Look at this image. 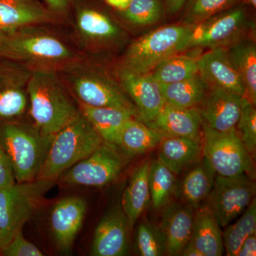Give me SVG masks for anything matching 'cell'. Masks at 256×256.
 <instances>
[{
	"instance_id": "obj_1",
	"label": "cell",
	"mask_w": 256,
	"mask_h": 256,
	"mask_svg": "<svg viewBox=\"0 0 256 256\" xmlns=\"http://www.w3.org/2000/svg\"><path fill=\"white\" fill-rule=\"evenodd\" d=\"M0 57L30 68H68L76 64V54L58 36L34 26L0 36Z\"/></svg>"
},
{
	"instance_id": "obj_2",
	"label": "cell",
	"mask_w": 256,
	"mask_h": 256,
	"mask_svg": "<svg viewBox=\"0 0 256 256\" xmlns=\"http://www.w3.org/2000/svg\"><path fill=\"white\" fill-rule=\"evenodd\" d=\"M28 94L34 127L44 136H54L80 114L56 70L32 69Z\"/></svg>"
},
{
	"instance_id": "obj_3",
	"label": "cell",
	"mask_w": 256,
	"mask_h": 256,
	"mask_svg": "<svg viewBox=\"0 0 256 256\" xmlns=\"http://www.w3.org/2000/svg\"><path fill=\"white\" fill-rule=\"evenodd\" d=\"M104 142L82 114L56 133L38 178L55 181Z\"/></svg>"
},
{
	"instance_id": "obj_4",
	"label": "cell",
	"mask_w": 256,
	"mask_h": 256,
	"mask_svg": "<svg viewBox=\"0 0 256 256\" xmlns=\"http://www.w3.org/2000/svg\"><path fill=\"white\" fill-rule=\"evenodd\" d=\"M54 136H44L35 127L16 122L0 126V144L9 160L16 182L38 178Z\"/></svg>"
},
{
	"instance_id": "obj_5",
	"label": "cell",
	"mask_w": 256,
	"mask_h": 256,
	"mask_svg": "<svg viewBox=\"0 0 256 256\" xmlns=\"http://www.w3.org/2000/svg\"><path fill=\"white\" fill-rule=\"evenodd\" d=\"M190 30L186 25H171L149 32L130 45L120 66L134 73H150L163 60L186 50Z\"/></svg>"
},
{
	"instance_id": "obj_6",
	"label": "cell",
	"mask_w": 256,
	"mask_h": 256,
	"mask_svg": "<svg viewBox=\"0 0 256 256\" xmlns=\"http://www.w3.org/2000/svg\"><path fill=\"white\" fill-rule=\"evenodd\" d=\"M54 183L36 178L0 188V250L22 232Z\"/></svg>"
},
{
	"instance_id": "obj_7",
	"label": "cell",
	"mask_w": 256,
	"mask_h": 256,
	"mask_svg": "<svg viewBox=\"0 0 256 256\" xmlns=\"http://www.w3.org/2000/svg\"><path fill=\"white\" fill-rule=\"evenodd\" d=\"M68 82L79 102L94 107L127 111L139 120V112L119 82L97 69L77 66L68 67Z\"/></svg>"
},
{
	"instance_id": "obj_8",
	"label": "cell",
	"mask_w": 256,
	"mask_h": 256,
	"mask_svg": "<svg viewBox=\"0 0 256 256\" xmlns=\"http://www.w3.org/2000/svg\"><path fill=\"white\" fill-rule=\"evenodd\" d=\"M204 156L215 172L226 178L246 175L256 178L254 159L237 136L236 129L220 132L202 124Z\"/></svg>"
},
{
	"instance_id": "obj_9",
	"label": "cell",
	"mask_w": 256,
	"mask_h": 256,
	"mask_svg": "<svg viewBox=\"0 0 256 256\" xmlns=\"http://www.w3.org/2000/svg\"><path fill=\"white\" fill-rule=\"evenodd\" d=\"M248 26L244 4L234 6L191 26L186 50L227 48L242 40Z\"/></svg>"
},
{
	"instance_id": "obj_10",
	"label": "cell",
	"mask_w": 256,
	"mask_h": 256,
	"mask_svg": "<svg viewBox=\"0 0 256 256\" xmlns=\"http://www.w3.org/2000/svg\"><path fill=\"white\" fill-rule=\"evenodd\" d=\"M112 146L104 142L60 175V181L68 186L92 188H102L112 182L124 168V161Z\"/></svg>"
},
{
	"instance_id": "obj_11",
	"label": "cell",
	"mask_w": 256,
	"mask_h": 256,
	"mask_svg": "<svg viewBox=\"0 0 256 256\" xmlns=\"http://www.w3.org/2000/svg\"><path fill=\"white\" fill-rule=\"evenodd\" d=\"M255 194L254 180L246 175L226 178L217 174L208 206L220 226L225 228L246 210Z\"/></svg>"
},
{
	"instance_id": "obj_12",
	"label": "cell",
	"mask_w": 256,
	"mask_h": 256,
	"mask_svg": "<svg viewBox=\"0 0 256 256\" xmlns=\"http://www.w3.org/2000/svg\"><path fill=\"white\" fill-rule=\"evenodd\" d=\"M118 78L120 86L137 108L140 120L146 124L154 120L166 102L160 84L151 73H134L120 66Z\"/></svg>"
},
{
	"instance_id": "obj_13",
	"label": "cell",
	"mask_w": 256,
	"mask_h": 256,
	"mask_svg": "<svg viewBox=\"0 0 256 256\" xmlns=\"http://www.w3.org/2000/svg\"><path fill=\"white\" fill-rule=\"evenodd\" d=\"M32 70L18 62L0 64V120L18 118L26 110Z\"/></svg>"
},
{
	"instance_id": "obj_14",
	"label": "cell",
	"mask_w": 256,
	"mask_h": 256,
	"mask_svg": "<svg viewBox=\"0 0 256 256\" xmlns=\"http://www.w3.org/2000/svg\"><path fill=\"white\" fill-rule=\"evenodd\" d=\"M208 90L196 107L202 124L220 132L236 129L245 97L224 89Z\"/></svg>"
},
{
	"instance_id": "obj_15",
	"label": "cell",
	"mask_w": 256,
	"mask_h": 256,
	"mask_svg": "<svg viewBox=\"0 0 256 256\" xmlns=\"http://www.w3.org/2000/svg\"><path fill=\"white\" fill-rule=\"evenodd\" d=\"M87 210L86 202L79 196L62 198L52 207L50 228L56 245L62 254H69L82 228Z\"/></svg>"
},
{
	"instance_id": "obj_16",
	"label": "cell",
	"mask_w": 256,
	"mask_h": 256,
	"mask_svg": "<svg viewBox=\"0 0 256 256\" xmlns=\"http://www.w3.org/2000/svg\"><path fill=\"white\" fill-rule=\"evenodd\" d=\"M128 224L122 206L109 210L96 227L92 239L90 255L124 256L129 250Z\"/></svg>"
},
{
	"instance_id": "obj_17",
	"label": "cell",
	"mask_w": 256,
	"mask_h": 256,
	"mask_svg": "<svg viewBox=\"0 0 256 256\" xmlns=\"http://www.w3.org/2000/svg\"><path fill=\"white\" fill-rule=\"evenodd\" d=\"M198 74L207 89L220 88L245 97V88L226 48H212L197 58Z\"/></svg>"
},
{
	"instance_id": "obj_18",
	"label": "cell",
	"mask_w": 256,
	"mask_h": 256,
	"mask_svg": "<svg viewBox=\"0 0 256 256\" xmlns=\"http://www.w3.org/2000/svg\"><path fill=\"white\" fill-rule=\"evenodd\" d=\"M146 124L162 138H188L202 141V120L196 108H180L166 104L156 118Z\"/></svg>"
},
{
	"instance_id": "obj_19",
	"label": "cell",
	"mask_w": 256,
	"mask_h": 256,
	"mask_svg": "<svg viewBox=\"0 0 256 256\" xmlns=\"http://www.w3.org/2000/svg\"><path fill=\"white\" fill-rule=\"evenodd\" d=\"M54 18L53 12L37 0H0V36Z\"/></svg>"
},
{
	"instance_id": "obj_20",
	"label": "cell",
	"mask_w": 256,
	"mask_h": 256,
	"mask_svg": "<svg viewBox=\"0 0 256 256\" xmlns=\"http://www.w3.org/2000/svg\"><path fill=\"white\" fill-rule=\"evenodd\" d=\"M194 210L186 204H172L164 210L161 228L166 242V254L181 256L191 239Z\"/></svg>"
},
{
	"instance_id": "obj_21",
	"label": "cell",
	"mask_w": 256,
	"mask_h": 256,
	"mask_svg": "<svg viewBox=\"0 0 256 256\" xmlns=\"http://www.w3.org/2000/svg\"><path fill=\"white\" fill-rule=\"evenodd\" d=\"M158 146V160L175 174L193 166L204 156L202 141L191 138H162Z\"/></svg>"
},
{
	"instance_id": "obj_22",
	"label": "cell",
	"mask_w": 256,
	"mask_h": 256,
	"mask_svg": "<svg viewBox=\"0 0 256 256\" xmlns=\"http://www.w3.org/2000/svg\"><path fill=\"white\" fill-rule=\"evenodd\" d=\"M220 224L210 206L194 210L190 240L203 256H220L224 252Z\"/></svg>"
},
{
	"instance_id": "obj_23",
	"label": "cell",
	"mask_w": 256,
	"mask_h": 256,
	"mask_svg": "<svg viewBox=\"0 0 256 256\" xmlns=\"http://www.w3.org/2000/svg\"><path fill=\"white\" fill-rule=\"evenodd\" d=\"M215 171L204 156L186 173L178 185V198L196 210L210 196L214 184Z\"/></svg>"
},
{
	"instance_id": "obj_24",
	"label": "cell",
	"mask_w": 256,
	"mask_h": 256,
	"mask_svg": "<svg viewBox=\"0 0 256 256\" xmlns=\"http://www.w3.org/2000/svg\"><path fill=\"white\" fill-rule=\"evenodd\" d=\"M78 108L104 142L114 146H117L124 124L134 118L127 111L111 108L94 107L79 101Z\"/></svg>"
},
{
	"instance_id": "obj_25",
	"label": "cell",
	"mask_w": 256,
	"mask_h": 256,
	"mask_svg": "<svg viewBox=\"0 0 256 256\" xmlns=\"http://www.w3.org/2000/svg\"><path fill=\"white\" fill-rule=\"evenodd\" d=\"M150 162L146 161L134 170L122 195L121 206L131 228L150 202Z\"/></svg>"
},
{
	"instance_id": "obj_26",
	"label": "cell",
	"mask_w": 256,
	"mask_h": 256,
	"mask_svg": "<svg viewBox=\"0 0 256 256\" xmlns=\"http://www.w3.org/2000/svg\"><path fill=\"white\" fill-rule=\"evenodd\" d=\"M76 22L79 35L87 42H110L120 34V28L108 15L92 6H80Z\"/></svg>"
},
{
	"instance_id": "obj_27",
	"label": "cell",
	"mask_w": 256,
	"mask_h": 256,
	"mask_svg": "<svg viewBox=\"0 0 256 256\" xmlns=\"http://www.w3.org/2000/svg\"><path fill=\"white\" fill-rule=\"evenodd\" d=\"M227 53L245 88V98L256 105V46L250 40L240 41L227 47Z\"/></svg>"
},
{
	"instance_id": "obj_28",
	"label": "cell",
	"mask_w": 256,
	"mask_h": 256,
	"mask_svg": "<svg viewBox=\"0 0 256 256\" xmlns=\"http://www.w3.org/2000/svg\"><path fill=\"white\" fill-rule=\"evenodd\" d=\"M162 139L161 134L156 131L133 118L122 128L117 146L130 156H138L159 146Z\"/></svg>"
},
{
	"instance_id": "obj_29",
	"label": "cell",
	"mask_w": 256,
	"mask_h": 256,
	"mask_svg": "<svg viewBox=\"0 0 256 256\" xmlns=\"http://www.w3.org/2000/svg\"><path fill=\"white\" fill-rule=\"evenodd\" d=\"M160 86L166 104L180 108H196L208 90L198 74L182 82L160 84Z\"/></svg>"
},
{
	"instance_id": "obj_30",
	"label": "cell",
	"mask_w": 256,
	"mask_h": 256,
	"mask_svg": "<svg viewBox=\"0 0 256 256\" xmlns=\"http://www.w3.org/2000/svg\"><path fill=\"white\" fill-rule=\"evenodd\" d=\"M150 73L160 84L182 82L198 74L197 58L176 54L160 62Z\"/></svg>"
},
{
	"instance_id": "obj_31",
	"label": "cell",
	"mask_w": 256,
	"mask_h": 256,
	"mask_svg": "<svg viewBox=\"0 0 256 256\" xmlns=\"http://www.w3.org/2000/svg\"><path fill=\"white\" fill-rule=\"evenodd\" d=\"M244 214L235 224L227 226L223 235L224 252L228 256H236L244 240L256 232V202L254 198Z\"/></svg>"
},
{
	"instance_id": "obj_32",
	"label": "cell",
	"mask_w": 256,
	"mask_h": 256,
	"mask_svg": "<svg viewBox=\"0 0 256 256\" xmlns=\"http://www.w3.org/2000/svg\"><path fill=\"white\" fill-rule=\"evenodd\" d=\"M175 174L159 160L150 162L149 185L150 200L156 210L168 204L175 186Z\"/></svg>"
},
{
	"instance_id": "obj_33",
	"label": "cell",
	"mask_w": 256,
	"mask_h": 256,
	"mask_svg": "<svg viewBox=\"0 0 256 256\" xmlns=\"http://www.w3.org/2000/svg\"><path fill=\"white\" fill-rule=\"evenodd\" d=\"M242 0H186L183 9L182 24L193 26L234 6Z\"/></svg>"
},
{
	"instance_id": "obj_34",
	"label": "cell",
	"mask_w": 256,
	"mask_h": 256,
	"mask_svg": "<svg viewBox=\"0 0 256 256\" xmlns=\"http://www.w3.org/2000/svg\"><path fill=\"white\" fill-rule=\"evenodd\" d=\"M164 12V0H132L127 9L121 12L126 21L138 26L158 22Z\"/></svg>"
},
{
	"instance_id": "obj_35",
	"label": "cell",
	"mask_w": 256,
	"mask_h": 256,
	"mask_svg": "<svg viewBox=\"0 0 256 256\" xmlns=\"http://www.w3.org/2000/svg\"><path fill=\"white\" fill-rule=\"evenodd\" d=\"M136 248L141 256L165 255L166 242L160 227L146 222L140 224L136 235Z\"/></svg>"
},
{
	"instance_id": "obj_36",
	"label": "cell",
	"mask_w": 256,
	"mask_h": 256,
	"mask_svg": "<svg viewBox=\"0 0 256 256\" xmlns=\"http://www.w3.org/2000/svg\"><path fill=\"white\" fill-rule=\"evenodd\" d=\"M236 132L248 154L256 159V110L252 105L244 98L242 114L236 126Z\"/></svg>"
},
{
	"instance_id": "obj_37",
	"label": "cell",
	"mask_w": 256,
	"mask_h": 256,
	"mask_svg": "<svg viewBox=\"0 0 256 256\" xmlns=\"http://www.w3.org/2000/svg\"><path fill=\"white\" fill-rule=\"evenodd\" d=\"M0 252L5 256H43L42 250L23 236L22 232L16 234Z\"/></svg>"
},
{
	"instance_id": "obj_38",
	"label": "cell",
	"mask_w": 256,
	"mask_h": 256,
	"mask_svg": "<svg viewBox=\"0 0 256 256\" xmlns=\"http://www.w3.org/2000/svg\"><path fill=\"white\" fill-rule=\"evenodd\" d=\"M15 182L11 164L0 144V188H8Z\"/></svg>"
},
{
	"instance_id": "obj_39",
	"label": "cell",
	"mask_w": 256,
	"mask_h": 256,
	"mask_svg": "<svg viewBox=\"0 0 256 256\" xmlns=\"http://www.w3.org/2000/svg\"><path fill=\"white\" fill-rule=\"evenodd\" d=\"M256 255V236L252 234L248 237L239 248L236 256H255Z\"/></svg>"
},
{
	"instance_id": "obj_40",
	"label": "cell",
	"mask_w": 256,
	"mask_h": 256,
	"mask_svg": "<svg viewBox=\"0 0 256 256\" xmlns=\"http://www.w3.org/2000/svg\"><path fill=\"white\" fill-rule=\"evenodd\" d=\"M186 2V0H164L165 12L171 16L178 14L183 9Z\"/></svg>"
},
{
	"instance_id": "obj_41",
	"label": "cell",
	"mask_w": 256,
	"mask_h": 256,
	"mask_svg": "<svg viewBox=\"0 0 256 256\" xmlns=\"http://www.w3.org/2000/svg\"><path fill=\"white\" fill-rule=\"evenodd\" d=\"M48 9L53 13H64L68 9L70 0H44Z\"/></svg>"
},
{
	"instance_id": "obj_42",
	"label": "cell",
	"mask_w": 256,
	"mask_h": 256,
	"mask_svg": "<svg viewBox=\"0 0 256 256\" xmlns=\"http://www.w3.org/2000/svg\"><path fill=\"white\" fill-rule=\"evenodd\" d=\"M131 2L132 0H105L106 4L114 9L118 10L119 12L127 9Z\"/></svg>"
},
{
	"instance_id": "obj_43",
	"label": "cell",
	"mask_w": 256,
	"mask_h": 256,
	"mask_svg": "<svg viewBox=\"0 0 256 256\" xmlns=\"http://www.w3.org/2000/svg\"><path fill=\"white\" fill-rule=\"evenodd\" d=\"M181 256H203L200 250L194 245L193 242L190 240L184 248Z\"/></svg>"
},
{
	"instance_id": "obj_44",
	"label": "cell",
	"mask_w": 256,
	"mask_h": 256,
	"mask_svg": "<svg viewBox=\"0 0 256 256\" xmlns=\"http://www.w3.org/2000/svg\"><path fill=\"white\" fill-rule=\"evenodd\" d=\"M242 4L249 5L252 8H256V0H242Z\"/></svg>"
}]
</instances>
